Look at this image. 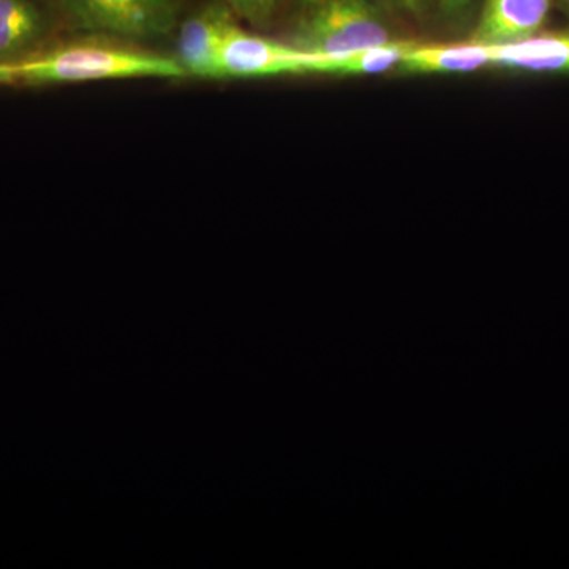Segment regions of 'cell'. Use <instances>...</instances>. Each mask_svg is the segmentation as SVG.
Returning a JSON list of instances; mask_svg holds the SVG:
<instances>
[{"label": "cell", "mask_w": 569, "mask_h": 569, "mask_svg": "<svg viewBox=\"0 0 569 569\" xmlns=\"http://www.w3.org/2000/svg\"><path fill=\"white\" fill-rule=\"evenodd\" d=\"M376 3L378 9L383 10L388 17H396V14L407 13L403 0H370Z\"/></svg>", "instance_id": "4fadbf2b"}, {"label": "cell", "mask_w": 569, "mask_h": 569, "mask_svg": "<svg viewBox=\"0 0 569 569\" xmlns=\"http://www.w3.org/2000/svg\"><path fill=\"white\" fill-rule=\"evenodd\" d=\"M20 78L29 84H73V82L187 78L174 58L133 48L104 43H74L18 63Z\"/></svg>", "instance_id": "6da1fadb"}, {"label": "cell", "mask_w": 569, "mask_h": 569, "mask_svg": "<svg viewBox=\"0 0 569 569\" xmlns=\"http://www.w3.org/2000/svg\"><path fill=\"white\" fill-rule=\"evenodd\" d=\"M43 31V20L31 0H0V56L31 47Z\"/></svg>", "instance_id": "30bf717a"}, {"label": "cell", "mask_w": 569, "mask_h": 569, "mask_svg": "<svg viewBox=\"0 0 569 569\" xmlns=\"http://www.w3.org/2000/svg\"><path fill=\"white\" fill-rule=\"evenodd\" d=\"M403 6H406L408 14H413L415 18H418L425 11L426 0H403Z\"/></svg>", "instance_id": "9a60e30c"}, {"label": "cell", "mask_w": 569, "mask_h": 569, "mask_svg": "<svg viewBox=\"0 0 569 569\" xmlns=\"http://www.w3.org/2000/svg\"><path fill=\"white\" fill-rule=\"evenodd\" d=\"M233 14L227 3H211L179 24L174 59L186 77L222 80L220 51L224 37L236 24Z\"/></svg>", "instance_id": "5b68a950"}, {"label": "cell", "mask_w": 569, "mask_h": 569, "mask_svg": "<svg viewBox=\"0 0 569 569\" xmlns=\"http://www.w3.org/2000/svg\"><path fill=\"white\" fill-rule=\"evenodd\" d=\"M316 62L317 56L298 50L291 43L254 36L239 28L238 22L224 37L220 51L222 80L313 73Z\"/></svg>", "instance_id": "277c9868"}, {"label": "cell", "mask_w": 569, "mask_h": 569, "mask_svg": "<svg viewBox=\"0 0 569 569\" xmlns=\"http://www.w3.org/2000/svg\"><path fill=\"white\" fill-rule=\"evenodd\" d=\"M17 80H21L18 63L0 62V84H11Z\"/></svg>", "instance_id": "5bb4252c"}, {"label": "cell", "mask_w": 569, "mask_h": 569, "mask_svg": "<svg viewBox=\"0 0 569 569\" xmlns=\"http://www.w3.org/2000/svg\"><path fill=\"white\" fill-rule=\"evenodd\" d=\"M302 2L307 3V2H310V0H302Z\"/></svg>", "instance_id": "e0dca14e"}, {"label": "cell", "mask_w": 569, "mask_h": 569, "mask_svg": "<svg viewBox=\"0 0 569 569\" xmlns=\"http://www.w3.org/2000/svg\"><path fill=\"white\" fill-rule=\"evenodd\" d=\"M223 2L230 7L236 17L244 18L254 24H263L274 17L283 0H223Z\"/></svg>", "instance_id": "8fae6325"}, {"label": "cell", "mask_w": 569, "mask_h": 569, "mask_svg": "<svg viewBox=\"0 0 569 569\" xmlns=\"http://www.w3.org/2000/svg\"><path fill=\"white\" fill-rule=\"evenodd\" d=\"M557 7H560L563 13L569 18V0H557Z\"/></svg>", "instance_id": "2e32d148"}, {"label": "cell", "mask_w": 569, "mask_h": 569, "mask_svg": "<svg viewBox=\"0 0 569 569\" xmlns=\"http://www.w3.org/2000/svg\"><path fill=\"white\" fill-rule=\"evenodd\" d=\"M489 47L477 43L436 47V44H415L400 62L399 69L407 74H449L473 73L490 69Z\"/></svg>", "instance_id": "ba28073f"}, {"label": "cell", "mask_w": 569, "mask_h": 569, "mask_svg": "<svg viewBox=\"0 0 569 569\" xmlns=\"http://www.w3.org/2000/svg\"><path fill=\"white\" fill-rule=\"evenodd\" d=\"M557 0H485L471 43H516L542 31Z\"/></svg>", "instance_id": "8992f818"}, {"label": "cell", "mask_w": 569, "mask_h": 569, "mask_svg": "<svg viewBox=\"0 0 569 569\" xmlns=\"http://www.w3.org/2000/svg\"><path fill=\"white\" fill-rule=\"evenodd\" d=\"M440 9L451 20H459L473 7L475 0H438Z\"/></svg>", "instance_id": "7c38bea8"}, {"label": "cell", "mask_w": 569, "mask_h": 569, "mask_svg": "<svg viewBox=\"0 0 569 569\" xmlns=\"http://www.w3.org/2000/svg\"><path fill=\"white\" fill-rule=\"evenodd\" d=\"M411 40H392L378 47L365 48L335 56V58H318L313 73L339 74V77H353V74H380L399 69L400 62L407 52L415 47Z\"/></svg>", "instance_id": "9c48e42d"}, {"label": "cell", "mask_w": 569, "mask_h": 569, "mask_svg": "<svg viewBox=\"0 0 569 569\" xmlns=\"http://www.w3.org/2000/svg\"><path fill=\"white\" fill-rule=\"evenodd\" d=\"M288 43L335 58L396 40L389 17L370 0H310Z\"/></svg>", "instance_id": "7a4b0ae2"}, {"label": "cell", "mask_w": 569, "mask_h": 569, "mask_svg": "<svg viewBox=\"0 0 569 569\" xmlns=\"http://www.w3.org/2000/svg\"><path fill=\"white\" fill-rule=\"evenodd\" d=\"M493 69L569 73V32L542 33L489 47Z\"/></svg>", "instance_id": "52a82bcc"}, {"label": "cell", "mask_w": 569, "mask_h": 569, "mask_svg": "<svg viewBox=\"0 0 569 569\" xmlns=\"http://www.w3.org/2000/svg\"><path fill=\"white\" fill-rule=\"evenodd\" d=\"M78 28L122 39H156L176 28L178 0H61Z\"/></svg>", "instance_id": "3957f363"}]
</instances>
